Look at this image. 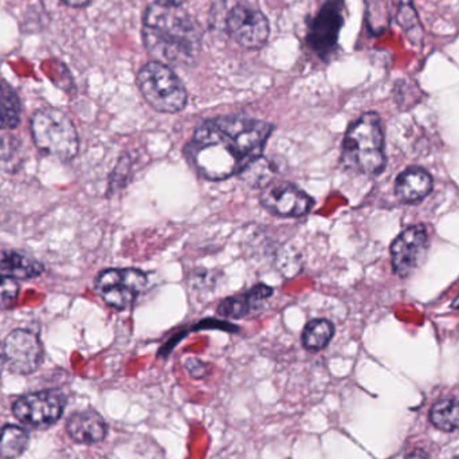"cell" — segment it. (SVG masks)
I'll return each mask as SVG.
<instances>
[{
	"label": "cell",
	"instance_id": "33",
	"mask_svg": "<svg viewBox=\"0 0 459 459\" xmlns=\"http://www.w3.org/2000/svg\"><path fill=\"white\" fill-rule=\"evenodd\" d=\"M453 459H459V455H458V457H455V458H453Z\"/></svg>",
	"mask_w": 459,
	"mask_h": 459
},
{
	"label": "cell",
	"instance_id": "30",
	"mask_svg": "<svg viewBox=\"0 0 459 459\" xmlns=\"http://www.w3.org/2000/svg\"><path fill=\"white\" fill-rule=\"evenodd\" d=\"M5 358H4V350H3L2 345H0V374H2L3 367H4Z\"/></svg>",
	"mask_w": 459,
	"mask_h": 459
},
{
	"label": "cell",
	"instance_id": "28",
	"mask_svg": "<svg viewBox=\"0 0 459 459\" xmlns=\"http://www.w3.org/2000/svg\"><path fill=\"white\" fill-rule=\"evenodd\" d=\"M406 459H430V458H429L428 453H426L425 450L415 449L414 452H411V453H410V455H407Z\"/></svg>",
	"mask_w": 459,
	"mask_h": 459
},
{
	"label": "cell",
	"instance_id": "12",
	"mask_svg": "<svg viewBox=\"0 0 459 459\" xmlns=\"http://www.w3.org/2000/svg\"><path fill=\"white\" fill-rule=\"evenodd\" d=\"M342 24V0H329L318 13L310 32V43L318 53L325 56L333 50Z\"/></svg>",
	"mask_w": 459,
	"mask_h": 459
},
{
	"label": "cell",
	"instance_id": "32",
	"mask_svg": "<svg viewBox=\"0 0 459 459\" xmlns=\"http://www.w3.org/2000/svg\"><path fill=\"white\" fill-rule=\"evenodd\" d=\"M452 307H455V309H459V296L453 301Z\"/></svg>",
	"mask_w": 459,
	"mask_h": 459
},
{
	"label": "cell",
	"instance_id": "1",
	"mask_svg": "<svg viewBox=\"0 0 459 459\" xmlns=\"http://www.w3.org/2000/svg\"><path fill=\"white\" fill-rule=\"evenodd\" d=\"M273 126L239 116H222L202 124L186 145L191 166L207 180H225L264 153Z\"/></svg>",
	"mask_w": 459,
	"mask_h": 459
},
{
	"label": "cell",
	"instance_id": "26",
	"mask_svg": "<svg viewBox=\"0 0 459 459\" xmlns=\"http://www.w3.org/2000/svg\"><path fill=\"white\" fill-rule=\"evenodd\" d=\"M186 368L190 372L191 377H195V379H204V377H207V372H209L206 364L196 358L187 359Z\"/></svg>",
	"mask_w": 459,
	"mask_h": 459
},
{
	"label": "cell",
	"instance_id": "18",
	"mask_svg": "<svg viewBox=\"0 0 459 459\" xmlns=\"http://www.w3.org/2000/svg\"><path fill=\"white\" fill-rule=\"evenodd\" d=\"M275 172L277 171H275L274 164L264 156H259L240 171L239 177L251 187L264 190L266 186L274 182Z\"/></svg>",
	"mask_w": 459,
	"mask_h": 459
},
{
	"label": "cell",
	"instance_id": "16",
	"mask_svg": "<svg viewBox=\"0 0 459 459\" xmlns=\"http://www.w3.org/2000/svg\"><path fill=\"white\" fill-rule=\"evenodd\" d=\"M43 266L34 258L21 251H0V275L13 280H30L42 274Z\"/></svg>",
	"mask_w": 459,
	"mask_h": 459
},
{
	"label": "cell",
	"instance_id": "29",
	"mask_svg": "<svg viewBox=\"0 0 459 459\" xmlns=\"http://www.w3.org/2000/svg\"><path fill=\"white\" fill-rule=\"evenodd\" d=\"M62 2L66 3L70 7H85L91 0H62Z\"/></svg>",
	"mask_w": 459,
	"mask_h": 459
},
{
	"label": "cell",
	"instance_id": "13",
	"mask_svg": "<svg viewBox=\"0 0 459 459\" xmlns=\"http://www.w3.org/2000/svg\"><path fill=\"white\" fill-rule=\"evenodd\" d=\"M273 296V289L258 283L242 296L229 297L218 307L217 313L222 317L242 318L258 310L267 299Z\"/></svg>",
	"mask_w": 459,
	"mask_h": 459
},
{
	"label": "cell",
	"instance_id": "4",
	"mask_svg": "<svg viewBox=\"0 0 459 459\" xmlns=\"http://www.w3.org/2000/svg\"><path fill=\"white\" fill-rule=\"evenodd\" d=\"M31 134L43 155L69 161L78 153L77 131L69 116L62 110L45 108L35 112L31 118Z\"/></svg>",
	"mask_w": 459,
	"mask_h": 459
},
{
	"label": "cell",
	"instance_id": "11",
	"mask_svg": "<svg viewBox=\"0 0 459 459\" xmlns=\"http://www.w3.org/2000/svg\"><path fill=\"white\" fill-rule=\"evenodd\" d=\"M428 246V231L423 226H411L402 231L391 245L394 272L401 277L411 274L425 256Z\"/></svg>",
	"mask_w": 459,
	"mask_h": 459
},
{
	"label": "cell",
	"instance_id": "17",
	"mask_svg": "<svg viewBox=\"0 0 459 459\" xmlns=\"http://www.w3.org/2000/svg\"><path fill=\"white\" fill-rule=\"evenodd\" d=\"M396 7V22L406 32L410 42L420 45L423 42V27L412 0H393Z\"/></svg>",
	"mask_w": 459,
	"mask_h": 459
},
{
	"label": "cell",
	"instance_id": "20",
	"mask_svg": "<svg viewBox=\"0 0 459 459\" xmlns=\"http://www.w3.org/2000/svg\"><path fill=\"white\" fill-rule=\"evenodd\" d=\"M334 334L333 324L325 318L312 320L305 326L302 345L307 351H321L331 342Z\"/></svg>",
	"mask_w": 459,
	"mask_h": 459
},
{
	"label": "cell",
	"instance_id": "5",
	"mask_svg": "<svg viewBox=\"0 0 459 459\" xmlns=\"http://www.w3.org/2000/svg\"><path fill=\"white\" fill-rule=\"evenodd\" d=\"M137 85L145 101L161 113H178L187 105L188 94L182 81L167 65L151 62L137 74Z\"/></svg>",
	"mask_w": 459,
	"mask_h": 459
},
{
	"label": "cell",
	"instance_id": "21",
	"mask_svg": "<svg viewBox=\"0 0 459 459\" xmlns=\"http://www.w3.org/2000/svg\"><path fill=\"white\" fill-rule=\"evenodd\" d=\"M29 445V434L18 426L7 425L0 430V457L13 459L23 455Z\"/></svg>",
	"mask_w": 459,
	"mask_h": 459
},
{
	"label": "cell",
	"instance_id": "15",
	"mask_svg": "<svg viewBox=\"0 0 459 459\" xmlns=\"http://www.w3.org/2000/svg\"><path fill=\"white\" fill-rule=\"evenodd\" d=\"M67 433L73 441L82 445H94L107 436V425L101 415L94 411H82L70 417Z\"/></svg>",
	"mask_w": 459,
	"mask_h": 459
},
{
	"label": "cell",
	"instance_id": "19",
	"mask_svg": "<svg viewBox=\"0 0 459 459\" xmlns=\"http://www.w3.org/2000/svg\"><path fill=\"white\" fill-rule=\"evenodd\" d=\"M21 123V101L15 91L5 82H0V129L10 131Z\"/></svg>",
	"mask_w": 459,
	"mask_h": 459
},
{
	"label": "cell",
	"instance_id": "3",
	"mask_svg": "<svg viewBox=\"0 0 459 459\" xmlns=\"http://www.w3.org/2000/svg\"><path fill=\"white\" fill-rule=\"evenodd\" d=\"M342 164L371 177L382 174L385 167V134L377 113H364L350 126L342 143Z\"/></svg>",
	"mask_w": 459,
	"mask_h": 459
},
{
	"label": "cell",
	"instance_id": "9",
	"mask_svg": "<svg viewBox=\"0 0 459 459\" xmlns=\"http://www.w3.org/2000/svg\"><path fill=\"white\" fill-rule=\"evenodd\" d=\"M5 363L13 374L29 375L39 368L43 359L42 345L31 332L16 329L5 339Z\"/></svg>",
	"mask_w": 459,
	"mask_h": 459
},
{
	"label": "cell",
	"instance_id": "23",
	"mask_svg": "<svg viewBox=\"0 0 459 459\" xmlns=\"http://www.w3.org/2000/svg\"><path fill=\"white\" fill-rule=\"evenodd\" d=\"M275 266L280 270L281 274L285 277L291 278L299 274L302 269L301 254L293 247V246L286 245L278 251L277 258H275Z\"/></svg>",
	"mask_w": 459,
	"mask_h": 459
},
{
	"label": "cell",
	"instance_id": "8",
	"mask_svg": "<svg viewBox=\"0 0 459 459\" xmlns=\"http://www.w3.org/2000/svg\"><path fill=\"white\" fill-rule=\"evenodd\" d=\"M261 204L278 217H304L313 207V199L288 182H272L262 190Z\"/></svg>",
	"mask_w": 459,
	"mask_h": 459
},
{
	"label": "cell",
	"instance_id": "10",
	"mask_svg": "<svg viewBox=\"0 0 459 459\" xmlns=\"http://www.w3.org/2000/svg\"><path fill=\"white\" fill-rule=\"evenodd\" d=\"M228 30L232 39L246 48H261L270 34L266 16L245 5H238L230 13Z\"/></svg>",
	"mask_w": 459,
	"mask_h": 459
},
{
	"label": "cell",
	"instance_id": "31",
	"mask_svg": "<svg viewBox=\"0 0 459 459\" xmlns=\"http://www.w3.org/2000/svg\"><path fill=\"white\" fill-rule=\"evenodd\" d=\"M156 2L167 3V4L182 5L185 0H156Z\"/></svg>",
	"mask_w": 459,
	"mask_h": 459
},
{
	"label": "cell",
	"instance_id": "25",
	"mask_svg": "<svg viewBox=\"0 0 459 459\" xmlns=\"http://www.w3.org/2000/svg\"><path fill=\"white\" fill-rule=\"evenodd\" d=\"M19 285L13 278L0 275V307H13L18 299Z\"/></svg>",
	"mask_w": 459,
	"mask_h": 459
},
{
	"label": "cell",
	"instance_id": "14",
	"mask_svg": "<svg viewBox=\"0 0 459 459\" xmlns=\"http://www.w3.org/2000/svg\"><path fill=\"white\" fill-rule=\"evenodd\" d=\"M434 180L428 171L411 167L399 175L395 182V194L404 204H417L433 191Z\"/></svg>",
	"mask_w": 459,
	"mask_h": 459
},
{
	"label": "cell",
	"instance_id": "24",
	"mask_svg": "<svg viewBox=\"0 0 459 459\" xmlns=\"http://www.w3.org/2000/svg\"><path fill=\"white\" fill-rule=\"evenodd\" d=\"M21 160H19V145L13 137H2L0 139V169L7 172H13L18 169Z\"/></svg>",
	"mask_w": 459,
	"mask_h": 459
},
{
	"label": "cell",
	"instance_id": "6",
	"mask_svg": "<svg viewBox=\"0 0 459 459\" xmlns=\"http://www.w3.org/2000/svg\"><path fill=\"white\" fill-rule=\"evenodd\" d=\"M147 283V275L142 270L109 269L97 278L96 291L109 307L126 309L144 291Z\"/></svg>",
	"mask_w": 459,
	"mask_h": 459
},
{
	"label": "cell",
	"instance_id": "2",
	"mask_svg": "<svg viewBox=\"0 0 459 459\" xmlns=\"http://www.w3.org/2000/svg\"><path fill=\"white\" fill-rule=\"evenodd\" d=\"M144 45L156 62L182 65L193 61L201 48L202 30L180 5L155 2L143 27Z\"/></svg>",
	"mask_w": 459,
	"mask_h": 459
},
{
	"label": "cell",
	"instance_id": "7",
	"mask_svg": "<svg viewBox=\"0 0 459 459\" xmlns=\"http://www.w3.org/2000/svg\"><path fill=\"white\" fill-rule=\"evenodd\" d=\"M65 398L58 391L29 394L13 403V412L19 422L31 428H48L61 418Z\"/></svg>",
	"mask_w": 459,
	"mask_h": 459
},
{
	"label": "cell",
	"instance_id": "27",
	"mask_svg": "<svg viewBox=\"0 0 459 459\" xmlns=\"http://www.w3.org/2000/svg\"><path fill=\"white\" fill-rule=\"evenodd\" d=\"M129 169V161L128 159L123 158L118 163V166L116 167L115 175H113V187L120 188L121 186H124V179H126V175H128Z\"/></svg>",
	"mask_w": 459,
	"mask_h": 459
},
{
	"label": "cell",
	"instance_id": "22",
	"mask_svg": "<svg viewBox=\"0 0 459 459\" xmlns=\"http://www.w3.org/2000/svg\"><path fill=\"white\" fill-rule=\"evenodd\" d=\"M430 420L442 431H455L459 429V401L441 399L431 407Z\"/></svg>",
	"mask_w": 459,
	"mask_h": 459
}]
</instances>
